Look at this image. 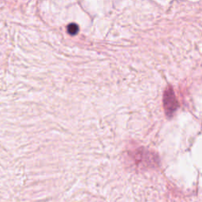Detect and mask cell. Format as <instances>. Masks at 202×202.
<instances>
[{
	"label": "cell",
	"instance_id": "6da1fadb",
	"mask_svg": "<svg viewBox=\"0 0 202 202\" xmlns=\"http://www.w3.org/2000/svg\"><path fill=\"white\" fill-rule=\"evenodd\" d=\"M163 104L166 114L168 116H171L178 107V102L175 98V93L170 88L167 89L163 96Z\"/></svg>",
	"mask_w": 202,
	"mask_h": 202
},
{
	"label": "cell",
	"instance_id": "7a4b0ae2",
	"mask_svg": "<svg viewBox=\"0 0 202 202\" xmlns=\"http://www.w3.org/2000/svg\"><path fill=\"white\" fill-rule=\"evenodd\" d=\"M67 29H68V32H69V34L72 35V36H74V35H76L77 33L78 32L79 28L78 26H77V25L74 24V23H72V24L68 25Z\"/></svg>",
	"mask_w": 202,
	"mask_h": 202
}]
</instances>
